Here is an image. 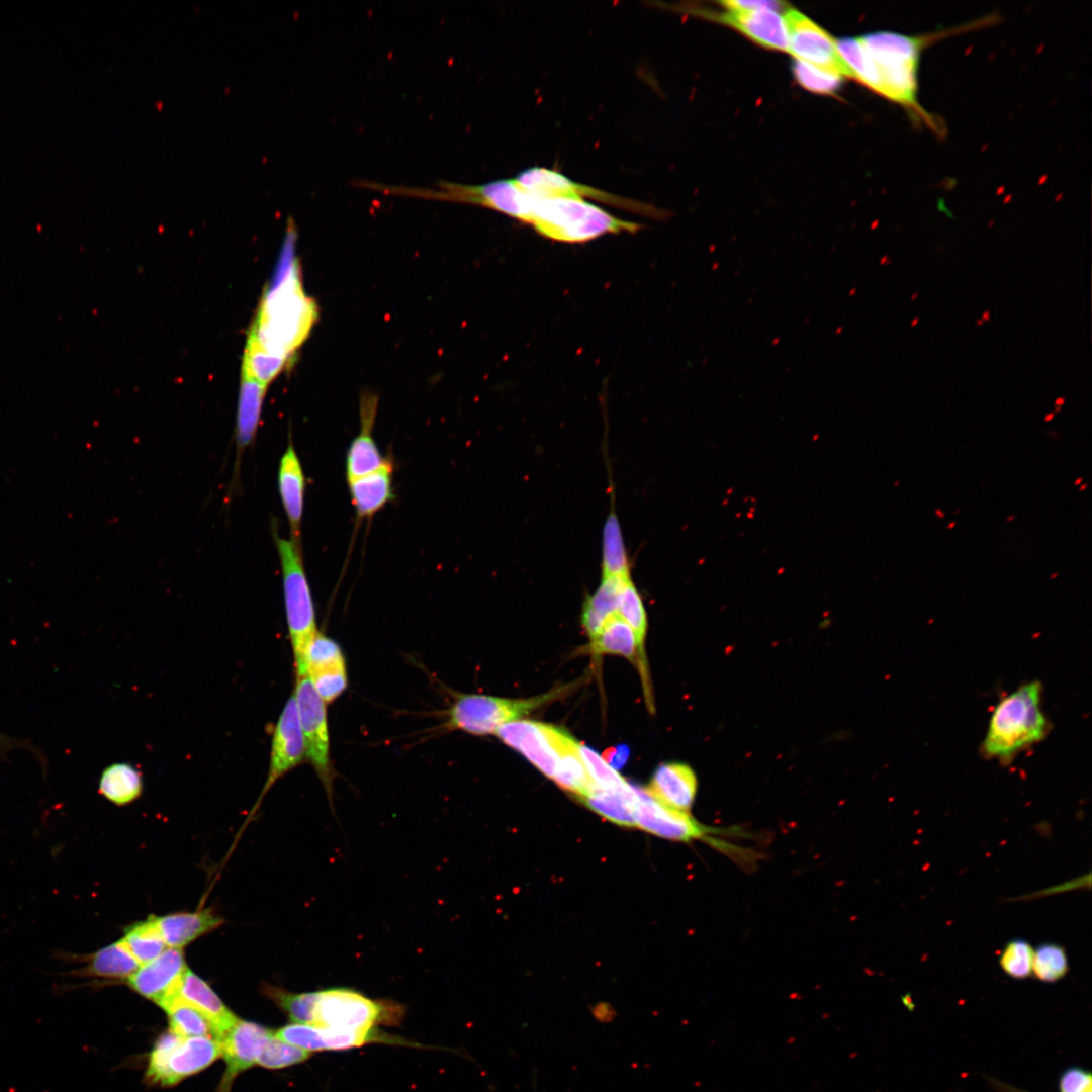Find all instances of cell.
Listing matches in <instances>:
<instances>
[{
    "label": "cell",
    "instance_id": "32",
    "mask_svg": "<svg viewBox=\"0 0 1092 1092\" xmlns=\"http://www.w3.org/2000/svg\"><path fill=\"white\" fill-rule=\"evenodd\" d=\"M617 614L634 632L639 654V668L644 681V687L647 689V694L650 698L647 685L648 680L646 679V656L644 651V642L647 631V615L642 599L631 577L628 578L622 586Z\"/></svg>",
    "mask_w": 1092,
    "mask_h": 1092
},
{
    "label": "cell",
    "instance_id": "22",
    "mask_svg": "<svg viewBox=\"0 0 1092 1092\" xmlns=\"http://www.w3.org/2000/svg\"><path fill=\"white\" fill-rule=\"evenodd\" d=\"M722 20L762 47L788 51L786 23L775 10H729Z\"/></svg>",
    "mask_w": 1092,
    "mask_h": 1092
},
{
    "label": "cell",
    "instance_id": "38",
    "mask_svg": "<svg viewBox=\"0 0 1092 1092\" xmlns=\"http://www.w3.org/2000/svg\"><path fill=\"white\" fill-rule=\"evenodd\" d=\"M310 1053L289 1044L271 1030L260 1049L257 1064L267 1069H282L306 1061Z\"/></svg>",
    "mask_w": 1092,
    "mask_h": 1092
},
{
    "label": "cell",
    "instance_id": "21",
    "mask_svg": "<svg viewBox=\"0 0 1092 1092\" xmlns=\"http://www.w3.org/2000/svg\"><path fill=\"white\" fill-rule=\"evenodd\" d=\"M278 489L291 529V540L300 545L305 476L292 443L287 446L279 462Z\"/></svg>",
    "mask_w": 1092,
    "mask_h": 1092
},
{
    "label": "cell",
    "instance_id": "16",
    "mask_svg": "<svg viewBox=\"0 0 1092 1092\" xmlns=\"http://www.w3.org/2000/svg\"><path fill=\"white\" fill-rule=\"evenodd\" d=\"M495 735L506 745L522 753L547 778H554L559 756L549 732V724L515 720L504 724Z\"/></svg>",
    "mask_w": 1092,
    "mask_h": 1092
},
{
    "label": "cell",
    "instance_id": "18",
    "mask_svg": "<svg viewBox=\"0 0 1092 1092\" xmlns=\"http://www.w3.org/2000/svg\"><path fill=\"white\" fill-rule=\"evenodd\" d=\"M377 403V397L371 393H365L360 398L361 430L347 452L348 480L374 472L390 463L381 454L372 436Z\"/></svg>",
    "mask_w": 1092,
    "mask_h": 1092
},
{
    "label": "cell",
    "instance_id": "20",
    "mask_svg": "<svg viewBox=\"0 0 1092 1092\" xmlns=\"http://www.w3.org/2000/svg\"><path fill=\"white\" fill-rule=\"evenodd\" d=\"M175 999L201 1012L214 1026L218 1040L238 1020L209 984L189 969L180 980L173 1000Z\"/></svg>",
    "mask_w": 1092,
    "mask_h": 1092
},
{
    "label": "cell",
    "instance_id": "31",
    "mask_svg": "<svg viewBox=\"0 0 1092 1092\" xmlns=\"http://www.w3.org/2000/svg\"><path fill=\"white\" fill-rule=\"evenodd\" d=\"M590 649L595 654L622 655L639 662L634 632L617 613L605 621L600 632L590 640Z\"/></svg>",
    "mask_w": 1092,
    "mask_h": 1092
},
{
    "label": "cell",
    "instance_id": "10",
    "mask_svg": "<svg viewBox=\"0 0 1092 1092\" xmlns=\"http://www.w3.org/2000/svg\"><path fill=\"white\" fill-rule=\"evenodd\" d=\"M293 695L304 740L305 758L313 766L331 801L334 769L330 756L327 704L316 693L307 674L296 676Z\"/></svg>",
    "mask_w": 1092,
    "mask_h": 1092
},
{
    "label": "cell",
    "instance_id": "7",
    "mask_svg": "<svg viewBox=\"0 0 1092 1092\" xmlns=\"http://www.w3.org/2000/svg\"><path fill=\"white\" fill-rule=\"evenodd\" d=\"M405 1007L390 999H373L348 987L315 991L311 1024L339 1030H373L398 1025Z\"/></svg>",
    "mask_w": 1092,
    "mask_h": 1092
},
{
    "label": "cell",
    "instance_id": "37",
    "mask_svg": "<svg viewBox=\"0 0 1092 1092\" xmlns=\"http://www.w3.org/2000/svg\"><path fill=\"white\" fill-rule=\"evenodd\" d=\"M264 993L288 1016L292 1023L311 1024L315 991L293 993L266 985Z\"/></svg>",
    "mask_w": 1092,
    "mask_h": 1092
},
{
    "label": "cell",
    "instance_id": "13",
    "mask_svg": "<svg viewBox=\"0 0 1092 1092\" xmlns=\"http://www.w3.org/2000/svg\"><path fill=\"white\" fill-rule=\"evenodd\" d=\"M281 1040L308 1053L344 1051L370 1043L414 1045L405 1039L373 1030H339L314 1024L290 1023L274 1031Z\"/></svg>",
    "mask_w": 1092,
    "mask_h": 1092
},
{
    "label": "cell",
    "instance_id": "3",
    "mask_svg": "<svg viewBox=\"0 0 1092 1092\" xmlns=\"http://www.w3.org/2000/svg\"><path fill=\"white\" fill-rule=\"evenodd\" d=\"M637 808L635 826L664 839L679 842H704L739 864H752L758 855L750 848L734 843L751 838L739 827H715L699 822L689 812L679 811L655 799L645 788L635 786Z\"/></svg>",
    "mask_w": 1092,
    "mask_h": 1092
},
{
    "label": "cell",
    "instance_id": "9",
    "mask_svg": "<svg viewBox=\"0 0 1092 1092\" xmlns=\"http://www.w3.org/2000/svg\"><path fill=\"white\" fill-rule=\"evenodd\" d=\"M221 1056L219 1040L212 1037H182L167 1031L156 1040L148 1060L146 1080L169 1087L194 1075Z\"/></svg>",
    "mask_w": 1092,
    "mask_h": 1092
},
{
    "label": "cell",
    "instance_id": "15",
    "mask_svg": "<svg viewBox=\"0 0 1092 1092\" xmlns=\"http://www.w3.org/2000/svg\"><path fill=\"white\" fill-rule=\"evenodd\" d=\"M304 758V740L295 697L292 693L274 728L269 770L260 800L281 777L300 764Z\"/></svg>",
    "mask_w": 1092,
    "mask_h": 1092
},
{
    "label": "cell",
    "instance_id": "24",
    "mask_svg": "<svg viewBox=\"0 0 1092 1092\" xmlns=\"http://www.w3.org/2000/svg\"><path fill=\"white\" fill-rule=\"evenodd\" d=\"M156 920L166 945L173 948H182L223 923L211 909L171 913L156 916Z\"/></svg>",
    "mask_w": 1092,
    "mask_h": 1092
},
{
    "label": "cell",
    "instance_id": "33",
    "mask_svg": "<svg viewBox=\"0 0 1092 1092\" xmlns=\"http://www.w3.org/2000/svg\"><path fill=\"white\" fill-rule=\"evenodd\" d=\"M602 577H629L630 562L618 517L612 511L603 529Z\"/></svg>",
    "mask_w": 1092,
    "mask_h": 1092
},
{
    "label": "cell",
    "instance_id": "34",
    "mask_svg": "<svg viewBox=\"0 0 1092 1092\" xmlns=\"http://www.w3.org/2000/svg\"><path fill=\"white\" fill-rule=\"evenodd\" d=\"M121 939L140 965L153 961L167 946L154 915L127 926Z\"/></svg>",
    "mask_w": 1092,
    "mask_h": 1092
},
{
    "label": "cell",
    "instance_id": "46",
    "mask_svg": "<svg viewBox=\"0 0 1092 1092\" xmlns=\"http://www.w3.org/2000/svg\"><path fill=\"white\" fill-rule=\"evenodd\" d=\"M1088 1092H1092V1091H1091V1090H1089Z\"/></svg>",
    "mask_w": 1092,
    "mask_h": 1092
},
{
    "label": "cell",
    "instance_id": "36",
    "mask_svg": "<svg viewBox=\"0 0 1092 1092\" xmlns=\"http://www.w3.org/2000/svg\"><path fill=\"white\" fill-rule=\"evenodd\" d=\"M304 666L308 676L347 669L345 656L340 645L321 632L315 634L306 648Z\"/></svg>",
    "mask_w": 1092,
    "mask_h": 1092
},
{
    "label": "cell",
    "instance_id": "12",
    "mask_svg": "<svg viewBox=\"0 0 1092 1092\" xmlns=\"http://www.w3.org/2000/svg\"><path fill=\"white\" fill-rule=\"evenodd\" d=\"M532 196L537 198L571 197L593 198L614 206L626 208L648 216H662L663 212L655 207L616 196L594 187L578 184L564 175L546 168H531L515 178Z\"/></svg>",
    "mask_w": 1092,
    "mask_h": 1092
},
{
    "label": "cell",
    "instance_id": "8",
    "mask_svg": "<svg viewBox=\"0 0 1092 1092\" xmlns=\"http://www.w3.org/2000/svg\"><path fill=\"white\" fill-rule=\"evenodd\" d=\"M564 689L528 699H507L479 694H457L446 713L445 727L471 735L496 734L506 723L518 720L555 700Z\"/></svg>",
    "mask_w": 1092,
    "mask_h": 1092
},
{
    "label": "cell",
    "instance_id": "4",
    "mask_svg": "<svg viewBox=\"0 0 1092 1092\" xmlns=\"http://www.w3.org/2000/svg\"><path fill=\"white\" fill-rule=\"evenodd\" d=\"M1041 691L1040 682L1033 680L999 701L982 743L986 756L1008 761L1045 737L1048 721L1041 709Z\"/></svg>",
    "mask_w": 1092,
    "mask_h": 1092
},
{
    "label": "cell",
    "instance_id": "40",
    "mask_svg": "<svg viewBox=\"0 0 1092 1092\" xmlns=\"http://www.w3.org/2000/svg\"><path fill=\"white\" fill-rule=\"evenodd\" d=\"M580 754L587 772L597 787L603 790L618 791L631 786L590 747L580 744Z\"/></svg>",
    "mask_w": 1092,
    "mask_h": 1092
},
{
    "label": "cell",
    "instance_id": "43",
    "mask_svg": "<svg viewBox=\"0 0 1092 1092\" xmlns=\"http://www.w3.org/2000/svg\"><path fill=\"white\" fill-rule=\"evenodd\" d=\"M1091 1074L1079 1067L1067 1069L1060 1077V1092H1088L1091 1090Z\"/></svg>",
    "mask_w": 1092,
    "mask_h": 1092
},
{
    "label": "cell",
    "instance_id": "5",
    "mask_svg": "<svg viewBox=\"0 0 1092 1092\" xmlns=\"http://www.w3.org/2000/svg\"><path fill=\"white\" fill-rule=\"evenodd\" d=\"M529 223L540 235L563 243H583L606 234L635 233L640 229L584 199L560 196L535 197Z\"/></svg>",
    "mask_w": 1092,
    "mask_h": 1092
},
{
    "label": "cell",
    "instance_id": "27",
    "mask_svg": "<svg viewBox=\"0 0 1092 1092\" xmlns=\"http://www.w3.org/2000/svg\"><path fill=\"white\" fill-rule=\"evenodd\" d=\"M265 391L266 388L256 383L242 381L235 431L237 464L255 439Z\"/></svg>",
    "mask_w": 1092,
    "mask_h": 1092
},
{
    "label": "cell",
    "instance_id": "25",
    "mask_svg": "<svg viewBox=\"0 0 1092 1092\" xmlns=\"http://www.w3.org/2000/svg\"><path fill=\"white\" fill-rule=\"evenodd\" d=\"M392 464L369 474L348 480L358 518H370L392 497Z\"/></svg>",
    "mask_w": 1092,
    "mask_h": 1092
},
{
    "label": "cell",
    "instance_id": "30",
    "mask_svg": "<svg viewBox=\"0 0 1092 1092\" xmlns=\"http://www.w3.org/2000/svg\"><path fill=\"white\" fill-rule=\"evenodd\" d=\"M140 966L124 941L119 939L92 953L80 974L103 979H127Z\"/></svg>",
    "mask_w": 1092,
    "mask_h": 1092
},
{
    "label": "cell",
    "instance_id": "19",
    "mask_svg": "<svg viewBox=\"0 0 1092 1092\" xmlns=\"http://www.w3.org/2000/svg\"><path fill=\"white\" fill-rule=\"evenodd\" d=\"M697 788L696 774L688 764L668 762L656 768L645 789L666 806L689 812L694 804Z\"/></svg>",
    "mask_w": 1092,
    "mask_h": 1092
},
{
    "label": "cell",
    "instance_id": "41",
    "mask_svg": "<svg viewBox=\"0 0 1092 1092\" xmlns=\"http://www.w3.org/2000/svg\"><path fill=\"white\" fill-rule=\"evenodd\" d=\"M1033 948L1024 939L1009 941L999 960L1002 970L1011 978L1025 979L1032 973Z\"/></svg>",
    "mask_w": 1092,
    "mask_h": 1092
},
{
    "label": "cell",
    "instance_id": "44",
    "mask_svg": "<svg viewBox=\"0 0 1092 1092\" xmlns=\"http://www.w3.org/2000/svg\"><path fill=\"white\" fill-rule=\"evenodd\" d=\"M729 10H756V9H771L779 10L781 3L778 1H725L721 3Z\"/></svg>",
    "mask_w": 1092,
    "mask_h": 1092
},
{
    "label": "cell",
    "instance_id": "39",
    "mask_svg": "<svg viewBox=\"0 0 1092 1092\" xmlns=\"http://www.w3.org/2000/svg\"><path fill=\"white\" fill-rule=\"evenodd\" d=\"M1068 958L1065 949L1055 943H1043L1033 951L1032 973L1046 983L1062 979L1068 972Z\"/></svg>",
    "mask_w": 1092,
    "mask_h": 1092
},
{
    "label": "cell",
    "instance_id": "6",
    "mask_svg": "<svg viewBox=\"0 0 1092 1092\" xmlns=\"http://www.w3.org/2000/svg\"><path fill=\"white\" fill-rule=\"evenodd\" d=\"M274 540L281 564L285 615L296 676L307 674L305 651L318 632L311 590L305 574L300 545L278 536Z\"/></svg>",
    "mask_w": 1092,
    "mask_h": 1092
},
{
    "label": "cell",
    "instance_id": "11",
    "mask_svg": "<svg viewBox=\"0 0 1092 1092\" xmlns=\"http://www.w3.org/2000/svg\"><path fill=\"white\" fill-rule=\"evenodd\" d=\"M788 33V51L799 61L841 77H850L849 70L838 54L833 38L811 19L790 9L784 17Z\"/></svg>",
    "mask_w": 1092,
    "mask_h": 1092
},
{
    "label": "cell",
    "instance_id": "42",
    "mask_svg": "<svg viewBox=\"0 0 1092 1092\" xmlns=\"http://www.w3.org/2000/svg\"><path fill=\"white\" fill-rule=\"evenodd\" d=\"M793 73L802 87L822 94L834 92L842 81L841 76L822 71L799 60L794 63Z\"/></svg>",
    "mask_w": 1092,
    "mask_h": 1092
},
{
    "label": "cell",
    "instance_id": "17",
    "mask_svg": "<svg viewBox=\"0 0 1092 1092\" xmlns=\"http://www.w3.org/2000/svg\"><path fill=\"white\" fill-rule=\"evenodd\" d=\"M271 1030L238 1019L219 1040L226 1068L217 1092H230L235 1078L257 1064L263 1041Z\"/></svg>",
    "mask_w": 1092,
    "mask_h": 1092
},
{
    "label": "cell",
    "instance_id": "26",
    "mask_svg": "<svg viewBox=\"0 0 1092 1092\" xmlns=\"http://www.w3.org/2000/svg\"><path fill=\"white\" fill-rule=\"evenodd\" d=\"M586 807L601 817L621 826H635L637 793L635 786L624 790H603L595 784L580 798Z\"/></svg>",
    "mask_w": 1092,
    "mask_h": 1092
},
{
    "label": "cell",
    "instance_id": "2",
    "mask_svg": "<svg viewBox=\"0 0 1092 1092\" xmlns=\"http://www.w3.org/2000/svg\"><path fill=\"white\" fill-rule=\"evenodd\" d=\"M295 236V225L289 220L287 252L276 279L262 298L244 353L288 362L316 322V304L303 290L298 261L291 252Z\"/></svg>",
    "mask_w": 1092,
    "mask_h": 1092
},
{
    "label": "cell",
    "instance_id": "28",
    "mask_svg": "<svg viewBox=\"0 0 1092 1092\" xmlns=\"http://www.w3.org/2000/svg\"><path fill=\"white\" fill-rule=\"evenodd\" d=\"M630 577H602L599 588L584 601L581 623L590 640L600 632L605 621L617 613L622 586Z\"/></svg>",
    "mask_w": 1092,
    "mask_h": 1092
},
{
    "label": "cell",
    "instance_id": "1",
    "mask_svg": "<svg viewBox=\"0 0 1092 1092\" xmlns=\"http://www.w3.org/2000/svg\"><path fill=\"white\" fill-rule=\"evenodd\" d=\"M993 22V17L988 16L963 26L925 34L908 35L893 31L868 33L859 37V46L847 51L845 63L851 78L903 106L914 120L928 126L933 132L943 134V122L925 110L918 101L921 53L938 39Z\"/></svg>",
    "mask_w": 1092,
    "mask_h": 1092
},
{
    "label": "cell",
    "instance_id": "29",
    "mask_svg": "<svg viewBox=\"0 0 1092 1092\" xmlns=\"http://www.w3.org/2000/svg\"><path fill=\"white\" fill-rule=\"evenodd\" d=\"M142 791V774L129 763H112L106 766L100 775L98 792L117 806L132 803L141 796Z\"/></svg>",
    "mask_w": 1092,
    "mask_h": 1092
},
{
    "label": "cell",
    "instance_id": "45",
    "mask_svg": "<svg viewBox=\"0 0 1092 1092\" xmlns=\"http://www.w3.org/2000/svg\"><path fill=\"white\" fill-rule=\"evenodd\" d=\"M629 749L625 745L611 748L604 752V760L613 768L622 767L627 761Z\"/></svg>",
    "mask_w": 1092,
    "mask_h": 1092
},
{
    "label": "cell",
    "instance_id": "23",
    "mask_svg": "<svg viewBox=\"0 0 1092 1092\" xmlns=\"http://www.w3.org/2000/svg\"><path fill=\"white\" fill-rule=\"evenodd\" d=\"M549 730L559 755L553 780L560 788L580 798L594 785L580 754V743L564 729L550 724Z\"/></svg>",
    "mask_w": 1092,
    "mask_h": 1092
},
{
    "label": "cell",
    "instance_id": "14",
    "mask_svg": "<svg viewBox=\"0 0 1092 1092\" xmlns=\"http://www.w3.org/2000/svg\"><path fill=\"white\" fill-rule=\"evenodd\" d=\"M188 969L181 948H166L153 961L141 965L127 985L162 1008L173 1001L181 978Z\"/></svg>",
    "mask_w": 1092,
    "mask_h": 1092
},
{
    "label": "cell",
    "instance_id": "35",
    "mask_svg": "<svg viewBox=\"0 0 1092 1092\" xmlns=\"http://www.w3.org/2000/svg\"><path fill=\"white\" fill-rule=\"evenodd\" d=\"M169 1019L170 1031L182 1037H212L218 1040L212 1023L197 1009L175 999L163 1008Z\"/></svg>",
    "mask_w": 1092,
    "mask_h": 1092
}]
</instances>
